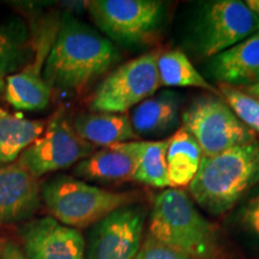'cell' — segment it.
Wrapping results in <instances>:
<instances>
[{
	"instance_id": "cell-1",
	"label": "cell",
	"mask_w": 259,
	"mask_h": 259,
	"mask_svg": "<svg viewBox=\"0 0 259 259\" xmlns=\"http://www.w3.org/2000/svg\"><path fill=\"white\" fill-rule=\"evenodd\" d=\"M119 58L109 38L66 14L45 63L44 78L51 89L80 93L111 70Z\"/></svg>"
},
{
	"instance_id": "cell-2",
	"label": "cell",
	"mask_w": 259,
	"mask_h": 259,
	"mask_svg": "<svg viewBox=\"0 0 259 259\" xmlns=\"http://www.w3.org/2000/svg\"><path fill=\"white\" fill-rule=\"evenodd\" d=\"M259 183V142L203 157L189 185L190 197L211 215H223Z\"/></svg>"
},
{
	"instance_id": "cell-3",
	"label": "cell",
	"mask_w": 259,
	"mask_h": 259,
	"mask_svg": "<svg viewBox=\"0 0 259 259\" xmlns=\"http://www.w3.org/2000/svg\"><path fill=\"white\" fill-rule=\"evenodd\" d=\"M148 234L193 259H211L218 232L181 189H166L154 200Z\"/></svg>"
},
{
	"instance_id": "cell-4",
	"label": "cell",
	"mask_w": 259,
	"mask_h": 259,
	"mask_svg": "<svg viewBox=\"0 0 259 259\" xmlns=\"http://www.w3.org/2000/svg\"><path fill=\"white\" fill-rule=\"evenodd\" d=\"M41 198L52 218L79 229L96 225L109 213L136 203L137 196L113 192L69 176H59L41 186Z\"/></svg>"
},
{
	"instance_id": "cell-5",
	"label": "cell",
	"mask_w": 259,
	"mask_h": 259,
	"mask_svg": "<svg viewBox=\"0 0 259 259\" xmlns=\"http://www.w3.org/2000/svg\"><path fill=\"white\" fill-rule=\"evenodd\" d=\"M183 126L198 143L203 157H210L236 145L257 141L220 96L194 99L181 115Z\"/></svg>"
},
{
	"instance_id": "cell-6",
	"label": "cell",
	"mask_w": 259,
	"mask_h": 259,
	"mask_svg": "<svg viewBox=\"0 0 259 259\" xmlns=\"http://www.w3.org/2000/svg\"><path fill=\"white\" fill-rule=\"evenodd\" d=\"M160 88L156 54H143L107 74L94 93L90 108L94 112L124 114Z\"/></svg>"
},
{
	"instance_id": "cell-7",
	"label": "cell",
	"mask_w": 259,
	"mask_h": 259,
	"mask_svg": "<svg viewBox=\"0 0 259 259\" xmlns=\"http://www.w3.org/2000/svg\"><path fill=\"white\" fill-rule=\"evenodd\" d=\"M163 8L157 0H93L88 4L97 28L107 38L122 45H138L153 37Z\"/></svg>"
},
{
	"instance_id": "cell-8",
	"label": "cell",
	"mask_w": 259,
	"mask_h": 259,
	"mask_svg": "<svg viewBox=\"0 0 259 259\" xmlns=\"http://www.w3.org/2000/svg\"><path fill=\"white\" fill-rule=\"evenodd\" d=\"M92 144L80 138L63 112L46 124L44 134L16 161L35 178L65 169L94 153Z\"/></svg>"
},
{
	"instance_id": "cell-9",
	"label": "cell",
	"mask_w": 259,
	"mask_h": 259,
	"mask_svg": "<svg viewBox=\"0 0 259 259\" xmlns=\"http://www.w3.org/2000/svg\"><path fill=\"white\" fill-rule=\"evenodd\" d=\"M259 31V18L240 0H216L206 5L199 23V46L206 57L221 52Z\"/></svg>"
},
{
	"instance_id": "cell-10",
	"label": "cell",
	"mask_w": 259,
	"mask_h": 259,
	"mask_svg": "<svg viewBox=\"0 0 259 259\" xmlns=\"http://www.w3.org/2000/svg\"><path fill=\"white\" fill-rule=\"evenodd\" d=\"M145 210L122 206L94 225L85 259H135L143 241Z\"/></svg>"
},
{
	"instance_id": "cell-11",
	"label": "cell",
	"mask_w": 259,
	"mask_h": 259,
	"mask_svg": "<svg viewBox=\"0 0 259 259\" xmlns=\"http://www.w3.org/2000/svg\"><path fill=\"white\" fill-rule=\"evenodd\" d=\"M19 247L28 259H85L82 233L52 216L25 223L19 229Z\"/></svg>"
},
{
	"instance_id": "cell-12",
	"label": "cell",
	"mask_w": 259,
	"mask_h": 259,
	"mask_svg": "<svg viewBox=\"0 0 259 259\" xmlns=\"http://www.w3.org/2000/svg\"><path fill=\"white\" fill-rule=\"evenodd\" d=\"M41 184L17 162L0 164V226L23 222L41 204Z\"/></svg>"
},
{
	"instance_id": "cell-13",
	"label": "cell",
	"mask_w": 259,
	"mask_h": 259,
	"mask_svg": "<svg viewBox=\"0 0 259 259\" xmlns=\"http://www.w3.org/2000/svg\"><path fill=\"white\" fill-rule=\"evenodd\" d=\"M54 37L45 40L22 70L5 78V100L19 111H41L50 105L51 87L44 78V67Z\"/></svg>"
},
{
	"instance_id": "cell-14",
	"label": "cell",
	"mask_w": 259,
	"mask_h": 259,
	"mask_svg": "<svg viewBox=\"0 0 259 259\" xmlns=\"http://www.w3.org/2000/svg\"><path fill=\"white\" fill-rule=\"evenodd\" d=\"M212 73L220 83L246 88L259 83V31L221 52L211 61Z\"/></svg>"
},
{
	"instance_id": "cell-15",
	"label": "cell",
	"mask_w": 259,
	"mask_h": 259,
	"mask_svg": "<svg viewBox=\"0 0 259 259\" xmlns=\"http://www.w3.org/2000/svg\"><path fill=\"white\" fill-rule=\"evenodd\" d=\"M74 131L93 147L111 145L137 141L131 120L126 114L93 112L83 113L72 122Z\"/></svg>"
},
{
	"instance_id": "cell-16",
	"label": "cell",
	"mask_w": 259,
	"mask_h": 259,
	"mask_svg": "<svg viewBox=\"0 0 259 259\" xmlns=\"http://www.w3.org/2000/svg\"><path fill=\"white\" fill-rule=\"evenodd\" d=\"M118 145L134 160L132 180L156 189H169L166 162L168 138L162 141H131Z\"/></svg>"
},
{
	"instance_id": "cell-17",
	"label": "cell",
	"mask_w": 259,
	"mask_h": 259,
	"mask_svg": "<svg viewBox=\"0 0 259 259\" xmlns=\"http://www.w3.org/2000/svg\"><path fill=\"white\" fill-rule=\"evenodd\" d=\"M134 160L118 144L94 151L74 167V174L84 181L119 183L132 180Z\"/></svg>"
},
{
	"instance_id": "cell-18",
	"label": "cell",
	"mask_w": 259,
	"mask_h": 259,
	"mask_svg": "<svg viewBox=\"0 0 259 259\" xmlns=\"http://www.w3.org/2000/svg\"><path fill=\"white\" fill-rule=\"evenodd\" d=\"M180 105L181 97L170 92L139 103L130 118L136 135L155 136L169 131L179 120Z\"/></svg>"
},
{
	"instance_id": "cell-19",
	"label": "cell",
	"mask_w": 259,
	"mask_h": 259,
	"mask_svg": "<svg viewBox=\"0 0 259 259\" xmlns=\"http://www.w3.org/2000/svg\"><path fill=\"white\" fill-rule=\"evenodd\" d=\"M202 158L198 143L184 127L168 138L166 162L169 189L189 187L199 169Z\"/></svg>"
},
{
	"instance_id": "cell-20",
	"label": "cell",
	"mask_w": 259,
	"mask_h": 259,
	"mask_svg": "<svg viewBox=\"0 0 259 259\" xmlns=\"http://www.w3.org/2000/svg\"><path fill=\"white\" fill-rule=\"evenodd\" d=\"M46 128V122L31 120L0 108V164L14 163Z\"/></svg>"
},
{
	"instance_id": "cell-21",
	"label": "cell",
	"mask_w": 259,
	"mask_h": 259,
	"mask_svg": "<svg viewBox=\"0 0 259 259\" xmlns=\"http://www.w3.org/2000/svg\"><path fill=\"white\" fill-rule=\"evenodd\" d=\"M156 65L161 87L199 88L220 96L219 90L204 78L184 52L170 50L156 54Z\"/></svg>"
},
{
	"instance_id": "cell-22",
	"label": "cell",
	"mask_w": 259,
	"mask_h": 259,
	"mask_svg": "<svg viewBox=\"0 0 259 259\" xmlns=\"http://www.w3.org/2000/svg\"><path fill=\"white\" fill-rule=\"evenodd\" d=\"M32 56L27 27L21 21H0V78L23 69Z\"/></svg>"
},
{
	"instance_id": "cell-23",
	"label": "cell",
	"mask_w": 259,
	"mask_h": 259,
	"mask_svg": "<svg viewBox=\"0 0 259 259\" xmlns=\"http://www.w3.org/2000/svg\"><path fill=\"white\" fill-rule=\"evenodd\" d=\"M219 95L236 118L252 132L259 135V100L240 88L220 83Z\"/></svg>"
},
{
	"instance_id": "cell-24",
	"label": "cell",
	"mask_w": 259,
	"mask_h": 259,
	"mask_svg": "<svg viewBox=\"0 0 259 259\" xmlns=\"http://www.w3.org/2000/svg\"><path fill=\"white\" fill-rule=\"evenodd\" d=\"M135 259H193L174 250L150 234L145 235Z\"/></svg>"
},
{
	"instance_id": "cell-25",
	"label": "cell",
	"mask_w": 259,
	"mask_h": 259,
	"mask_svg": "<svg viewBox=\"0 0 259 259\" xmlns=\"http://www.w3.org/2000/svg\"><path fill=\"white\" fill-rule=\"evenodd\" d=\"M240 221L245 229L259 239V193L246 203L240 212Z\"/></svg>"
},
{
	"instance_id": "cell-26",
	"label": "cell",
	"mask_w": 259,
	"mask_h": 259,
	"mask_svg": "<svg viewBox=\"0 0 259 259\" xmlns=\"http://www.w3.org/2000/svg\"><path fill=\"white\" fill-rule=\"evenodd\" d=\"M0 259H28L14 240L0 238Z\"/></svg>"
},
{
	"instance_id": "cell-27",
	"label": "cell",
	"mask_w": 259,
	"mask_h": 259,
	"mask_svg": "<svg viewBox=\"0 0 259 259\" xmlns=\"http://www.w3.org/2000/svg\"><path fill=\"white\" fill-rule=\"evenodd\" d=\"M244 3L252 14L255 15L259 18V0H247V2Z\"/></svg>"
},
{
	"instance_id": "cell-28",
	"label": "cell",
	"mask_w": 259,
	"mask_h": 259,
	"mask_svg": "<svg viewBox=\"0 0 259 259\" xmlns=\"http://www.w3.org/2000/svg\"><path fill=\"white\" fill-rule=\"evenodd\" d=\"M246 92L247 94H250L251 96L255 97V99L259 100V83L255 84V85H251V87H246V88H240Z\"/></svg>"
},
{
	"instance_id": "cell-29",
	"label": "cell",
	"mask_w": 259,
	"mask_h": 259,
	"mask_svg": "<svg viewBox=\"0 0 259 259\" xmlns=\"http://www.w3.org/2000/svg\"><path fill=\"white\" fill-rule=\"evenodd\" d=\"M5 93V79L0 78V95Z\"/></svg>"
}]
</instances>
